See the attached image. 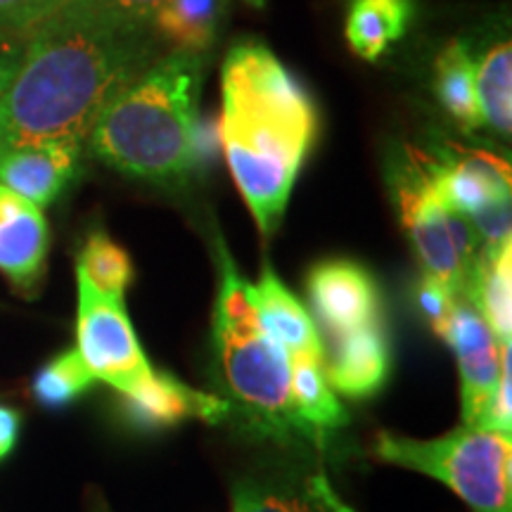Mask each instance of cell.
<instances>
[{
    "label": "cell",
    "mask_w": 512,
    "mask_h": 512,
    "mask_svg": "<svg viewBox=\"0 0 512 512\" xmlns=\"http://www.w3.org/2000/svg\"><path fill=\"white\" fill-rule=\"evenodd\" d=\"M162 57L150 24L62 8L27 31L0 100V150L46 140L83 145L114 95Z\"/></svg>",
    "instance_id": "1"
},
{
    "label": "cell",
    "mask_w": 512,
    "mask_h": 512,
    "mask_svg": "<svg viewBox=\"0 0 512 512\" xmlns=\"http://www.w3.org/2000/svg\"><path fill=\"white\" fill-rule=\"evenodd\" d=\"M219 136L233 181L256 226H280L318 133V112L297 76L264 43L242 41L221 69Z\"/></svg>",
    "instance_id": "2"
},
{
    "label": "cell",
    "mask_w": 512,
    "mask_h": 512,
    "mask_svg": "<svg viewBox=\"0 0 512 512\" xmlns=\"http://www.w3.org/2000/svg\"><path fill=\"white\" fill-rule=\"evenodd\" d=\"M204 53L169 50L107 102L88 147L119 174L183 185L195 174L192 138L200 119Z\"/></svg>",
    "instance_id": "3"
},
{
    "label": "cell",
    "mask_w": 512,
    "mask_h": 512,
    "mask_svg": "<svg viewBox=\"0 0 512 512\" xmlns=\"http://www.w3.org/2000/svg\"><path fill=\"white\" fill-rule=\"evenodd\" d=\"M216 252L221 285L214 306V349L228 406L235 401L242 415L275 437L304 434L292 406L290 358L261 325L254 285L242 278L221 238Z\"/></svg>",
    "instance_id": "4"
},
{
    "label": "cell",
    "mask_w": 512,
    "mask_h": 512,
    "mask_svg": "<svg viewBox=\"0 0 512 512\" xmlns=\"http://www.w3.org/2000/svg\"><path fill=\"white\" fill-rule=\"evenodd\" d=\"M375 456L439 479L472 512H512V441L505 434L465 425L427 441L380 432Z\"/></svg>",
    "instance_id": "5"
},
{
    "label": "cell",
    "mask_w": 512,
    "mask_h": 512,
    "mask_svg": "<svg viewBox=\"0 0 512 512\" xmlns=\"http://www.w3.org/2000/svg\"><path fill=\"white\" fill-rule=\"evenodd\" d=\"M389 176L401 226L425 275L463 297L470 271L460 259L458 247L470 235V219L441 197L425 155L415 147H408L396 159Z\"/></svg>",
    "instance_id": "6"
},
{
    "label": "cell",
    "mask_w": 512,
    "mask_h": 512,
    "mask_svg": "<svg viewBox=\"0 0 512 512\" xmlns=\"http://www.w3.org/2000/svg\"><path fill=\"white\" fill-rule=\"evenodd\" d=\"M79 313H76V351L95 380L112 384L119 394L152 375V366L133 330L124 302L107 297L76 271Z\"/></svg>",
    "instance_id": "7"
},
{
    "label": "cell",
    "mask_w": 512,
    "mask_h": 512,
    "mask_svg": "<svg viewBox=\"0 0 512 512\" xmlns=\"http://www.w3.org/2000/svg\"><path fill=\"white\" fill-rule=\"evenodd\" d=\"M425 155L441 197L467 219L510 204V162L489 150L446 145Z\"/></svg>",
    "instance_id": "8"
},
{
    "label": "cell",
    "mask_w": 512,
    "mask_h": 512,
    "mask_svg": "<svg viewBox=\"0 0 512 512\" xmlns=\"http://www.w3.org/2000/svg\"><path fill=\"white\" fill-rule=\"evenodd\" d=\"M309 299L330 339L384 323L382 297L368 268L356 261H323L309 275Z\"/></svg>",
    "instance_id": "9"
},
{
    "label": "cell",
    "mask_w": 512,
    "mask_h": 512,
    "mask_svg": "<svg viewBox=\"0 0 512 512\" xmlns=\"http://www.w3.org/2000/svg\"><path fill=\"white\" fill-rule=\"evenodd\" d=\"M444 342L458 358L463 425L477 427L501 377L503 347L508 344L498 342L486 320L467 299H460L456 304Z\"/></svg>",
    "instance_id": "10"
},
{
    "label": "cell",
    "mask_w": 512,
    "mask_h": 512,
    "mask_svg": "<svg viewBox=\"0 0 512 512\" xmlns=\"http://www.w3.org/2000/svg\"><path fill=\"white\" fill-rule=\"evenodd\" d=\"M83 145L46 140L0 150V185L36 207L53 204L81 171Z\"/></svg>",
    "instance_id": "11"
},
{
    "label": "cell",
    "mask_w": 512,
    "mask_h": 512,
    "mask_svg": "<svg viewBox=\"0 0 512 512\" xmlns=\"http://www.w3.org/2000/svg\"><path fill=\"white\" fill-rule=\"evenodd\" d=\"M50 230L41 207L0 185V273L19 292H34L46 273Z\"/></svg>",
    "instance_id": "12"
},
{
    "label": "cell",
    "mask_w": 512,
    "mask_h": 512,
    "mask_svg": "<svg viewBox=\"0 0 512 512\" xmlns=\"http://www.w3.org/2000/svg\"><path fill=\"white\" fill-rule=\"evenodd\" d=\"M124 413L143 430H162L183 420L219 422L230 413L226 399L204 394L176 377L152 370L150 377L121 394Z\"/></svg>",
    "instance_id": "13"
},
{
    "label": "cell",
    "mask_w": 512,
    "mask_h": 512,
    "mask_svg": "<svg viewBox=\"0 0 512 512\" xmlns=\"http://www.w3.org/2000/svg\"><path fill=\"white\" fill-rule=\"evenodd\" d=\"M389 339L384 323L330 339L325 349L323 373L332 389L351 399H368L380 392L389 377Z\"/></svg>",
    "instance_id": "14"
},
{
    "label": "cell",
    "mask_w": 512,
    "mask_h": 512,
    "mask_svg": "<svg viewBox=\"0 0 512 512\" xmlns=\"http://www.w3.org/2000/svg\"><path fill=\"white\" fill-rule=\"evenodd\" d=\"M254 302L264 330L290 361H325L318 323L268 264L261 268L259 283L254 285Z\"/></svg>",
    "instance_id": "15"
},
{
    "label": "cell",
    "mask_w": 512,
    "mask_h": 512,
    "mask_svg": "<svg viewBox=\"0 0 512 512\" xmlns=\"http://www.w3.org/2000/svg\"><path fill=\"white\" fill-rule=\"evenodd\" d=\"M235 512H351L323 475L259 477L235 489Z\"/></svg>",
    "instance_id": "16"
},
{
    "label": "cell",
    "mask_w": 512,
    "mask_h": 512,
    "mask_svg": "<svg viewBox=\"0 0 512 512\" xmlns=\"http://www.w3.org/2000/svg\"><path fill=\"white\" fill-rule=\"evenodd\" d=\"M463 299L475 306L501 344L512 332V245L484 249L467 275Z\"/></svg>",
    "instance_id": "17"
},
{
    "label": "cell",
    "mask_w": 512,
    "mask_h": 512,
    "mask_svg": "<svg viewBox=\"0 0 512 512\" xmlns=\"http://www.w3.org/2000/svg\"><path fill=\"white\" fill-rule=\"evenodd\" d=\"M413 19V0H349L344 36L361 60L375 62L406 36Z\"/></svg>",
    "instance_id": "18"
},
{
    "label": "cell",
    "mask_w": 512,
    "mask_h": 512,
    "mask_svg": "<svg viewBox=\"0 0 512 512\" xmlns=\"http://www.w3.org/2000/svg\"><path fill=\"white\" fill-rule=\"evenodd\" d=\"M434 95L441 110L463 133L482 131L477 102L475 50L465 38H453L434 62Z\"/></svg>",
    "instance_id": "19"
},
{
    "label": "cell",
    "mask_w": 512,
    "mask_h": 512,
    "mask_svg": "<svg viewBox=\"0 0 512 512\" xmlns=\"http://www.w3.org/2000/svg\"><path fill=\"white\" fill-rule=\"evenodd\" d=\"M230 0H166L150 19L162 46L204 53L214 46Z\"/></svg>",
    "instance_id": "20"
},
{
    "label": "cell",
    "mask_w": 512,
    "mask_h": 512,
    "mask_svg": "<svg viewBox=\"0 0 512 512\" xmlns=\"http://www.w3.org/2000/svg\"><path fill=\"white\" fill-rule=\"evenodd\" d=\"M477 102L482 114V128L498 140H508L512 133V43L498 38L475 57Z\"/></svg>",
    "instance_id": "21"
},
{
    "label": "cell",
    "mask_w": 512,
    "mask_h": 512,
    "mask_svg": "<svg viewBox=\"0 0 512 512\" xmlns=\"http://www.w3.org/2000/svg\"><path fill=\"white\" fill-rule=\"evenodd\" d=\"M290 394L306 439H320L349 422L347 411L325 380L323 363L290 361Z\"/></svg>",
    "instance_id": "22"
},
{
    "label": "cell",
    "mask_w": 512,
    "mask_h": 512,
    "mask_svg": "<svg viewBox=\"0 0 512 512\" xmlns=\"http://www.w3.org/2000/svg\"><path fill=\"white\" fill-rule=\"evenodd\" d=\"M76 271L86 275L88 283L95 290L112 299H119V302H124L128 285L133 283L131 256L100 228L88 233V238L81 247Z\"/></svg>",
    "instance_id": "23"
},
{
    "label": "cell",
    "mask_w": 512,
    "mask_h": 512,
    "mask_svg": "<svg viewBox=\"0 0 512 512\" xmlns=\"http://www.w3.org/2000/svg\"><path fill=\"white\" fill-rule=\"evenodd\" d=\"M95 377L79 351L69 349L38 370L31 384L36 401L46 408H64L93 387Z\"/></svg>",
    "instance_id": "24"
},
{
    "label": "cell",
    "mask_w": 512,
    "mask_h": 512,
    "mask_svg": "<svg viewBox=\"0 0 512 512\" xmlns=\"http://www.w3.org/2000/svg\"><path fill=\"white\" fill-rule=\"evenodd\" d=\"M463 297L453 294L448 287H444L437 280L430 278V275H422V278L413 287V304L418 313L430 325L432 332L437 337L444 339L448 323H451L453 311H456V304Z\"/></svg>",
    "instance_id": "25"
},
{
    "label": "cell",
    "mask_w": 512,
    "mask_h": 512,
    "mask_svg": "<svg viewBox=\"0 0 512 512\" xmlns=\"http://www.w3.org/2000/svg\"><path fill=\"white\" fill-rule=\"evenodd\" d=\"M164 3L166 0H67L62 8L88 12V15L114 19V22L150 24L152 15H155Z\"/></svg>",
    "instance_id": "26"
},
{
    "label": "cell",
    "mask_w": 512,
    "mask_h": 512,
    "mask_svg": "<svg viewBox=\"0 0 512 512\" xmlns=\"http://www.w3.org/2000/svg\"><path fill=\"white\" fill-rule=\"evenodd\" d=\"M67 0H0V29L27 34L38 22L55 15Z\"/></svg>",
    "instance_id": "27"
},
{
    "label": "cell",
    "mask_w": 512,
    "mask_h": 512,
    "mask_svg": "<svg viewBox=\"0 0 512 512\" xmlns=\"http://www.w3.org/2000/svg\"><path fill=\"white\" fill-rule=\"evenodd\" d=\"M510 408H512V401H510V344H508V347H503L501 377H498L494 394H491L489 403H486L477 427L479 430L498 432V434H505V437H510V427H512Z\"/></svg>",
    "instance_id": "28"
},
{
    "label": "cell",
    "mask_w": 512,
    "mask_h": 512,
    "mask_svg": "<svg viewBox=\"0 0 512 512\" xmlns=\"http://www.w3.org/2000/svg\"><path fill=\"white\" fill-rule=\"evenodd\" d=\"M24 43H27V34L0 29V100L8 93L12 79H15L24 55Z\"/></svg>",
    "instance_id": "29"
},
{
    "label": "cell",
    "mask_w": 512,
    "mask_h": 512,
    "mask_svg": "<svg viewBox=\"0 0 512 512\" xmlns=\"http://www.w3.org/2000/svg\"><path fill=\"white\" fill-rule=\"evenodd\" d=\"M22 432V415L15 408L0 406V460L8 458Z\"/></svg>",
    "instance_id": "30"
},
{
    "label": "cell",
    "mask_w": 512,
    "mask_h": 512,
    "mask_svg": "<svg viewBox=\"0 0 512 512\" xmlns=\"http://www.w3.org/2000/svg\"><path fill=\"white\" fill-rule=\"evenodd\" d=\"M95 512H110V510H107V508H105V505H100V508H98V510H95Z\"/></svg>",
    "instance_id": "31"
}]
</instances>
